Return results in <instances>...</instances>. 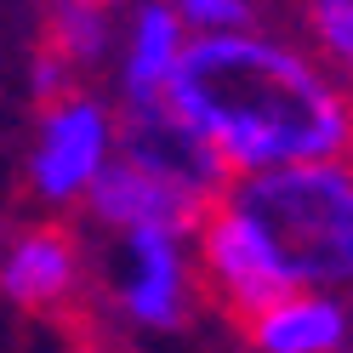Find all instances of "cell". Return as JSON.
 <instances>
[{
  "label": "cell",
  "mask_w": 353,
  "mask_h": 353,
  "mask_svg": "<svg viewBox=\"0 0 353 353\" xmlns=\"http://www.w3.org/2000/svg\"><path fill=\"white\" fill-rule=\"evenodd\" d=\"M85 211H92V223L108 228L114 239H125V234H176V239H194V228H200V216L211 211V200H200L194 188L171 183V176L148 171L137 160H125V154L114 148L108 171L97 176V188L85 194Z\"/></svg>",
  "instance_id": "8992f818"
},
{
  "label": "cell",
  "mask_w": 353,
  "mask_h": 353,
  "mask_svg": "<svg viewBox=\"0 0 353 353\" xmlns=\"http://www.w3.org/2000/svg\"><path fill=\"white\" fill-rule=\"evenodd\" d=\"M302 29L330 69L353 80V0H302Z\"/></svg>",
  "instance_id": "8fae6325"
},
{
  "label": "cell",
  "mask_w": 353,
  "mask_h": 353,
  "mask_svg": "<svg viewBox=\"0 0 353 353\" xmlns=\"http://www.w3.org/2000/svg\"><path fill=\"white\" fill-rule=\"evenodd\" d=\"M103 6H131V0H103Z\"/></svg>",
  "instance_id": "5bb4252c"
},
{
  "label": "cell",
  "mask_w": 353,
  "mask_h": 353,
  "mask_svg": "<svg viewBox=\"0 0 353 353\" xmlns=\"http://www.w3.org/2000/svg\"><path fill=\"white\" fill-rule=\"evenodd\" d=\"M120 148V108L97 92H69L63 103H46L34 114V137L23 154V188L34 205L63 211L85 205Z\"/></svg>",
  "instance_id": "3957f363"
},
{
  "label": "cell",
  "mask_w": 353,
  "mask_h": 353,
  "mask_svg": "<svg viewBox=\"0 0 353 353\" xmlns=\"http://www.w3.org/2000/svg\"><path fill=\"white\" fill-rule=\"evenodd\" d=\"M23 80H29V97H34L40 108H46V103H63L69 92H80V74H74L57 52H46V46H34V52H29Z\"/></svg>",
  "instance_id": "4fadbf2b"
},
{
  "label": "cell",
  "mask_w": 353,
  "mask_h": 353,
  "mask_svg": "<svg viewBox=\"0 0 353 353\" xmlns=\"http://www.w3.org/2000/svg\"><path fill=\"white\" fill-rule=\"evenodd\" d=\"M85 279V251L63 223H34L12 234V245L0 251V296L29 314H52V307L74 302Z\"/></svg>",
  "instance_id": "ba28073f"
},
{
  "label": "cell",
  "mask_w": 353,
  "mask_h": 353,
  "mask_svg": "<svg viewBox=\"0 0 353 353\" xmlns=\"http://www.w3.org/2000/svg\"><path fill=\"white\" fill-rule=\"evenodd\" d=\"M165 6L183 17V29L200 34H234V29H256L262 0H165Z\"/></svg>",
  "instance_id": "7c38bea8"
},
{
  "label": "cell",
  "mask_w": 353,
  "mask_h": 353,
  "mask_svg": "<svg viewBox=\"0 0 353 353\" xmlns=\"http://www.w3.org/2000/svg\"><path fill=\"white\" fill-rule=\"evenodd\" d=\"M188 29L165 0H131L125 23H120V46H114V85L120 103L114 108H154L165 103L176 69L188 52Z\"/></svg>",
  "instance_id": "52a82bcc"
},
{
  "label": "cell",
  "mask_w": 353,
  "mask_h": 353,
  "mask_svg": "<svg viewBox=\"0 0 353 353\" xmlns=\"http://www.w3.org/2000/svg\"><path fill=\"white\" fill-rule=\"evenodd\" d=\"M194 274H200V285L234 319H251L268 302L296 291L291 274L279 268L274 245L262 239V228L228 200V194L200 216V228H194Z\"/></svg>",
  "instance_id": "277c9868"
},
{
  "label": "cell",
  "mask_w": 353,
  "mask_h": 353,
  "mask_svg": "<svg viewBox=\"0 0 353 353\" xmlns=\"http://www.w3.org/2000/svg\"><path fill=\"white\" fill-rule=\"evenodd\" d=\"M228 200L262 228L296 291L353 285V160L245 176L228 188Z\"/></svg>",
  "instance_id": "7a4b0ae2"
},
{
  "label": "cell",
  "mask_w": 353,
  "mask_h": 353,
  "mask_svg": "<svg viewBox=\"0 0 353 353\" xmlns=\"http://www.w3.org/2000/svg\"><path fill=\"white\" fill-rule=\"evenodd\" d=\"M194 256L188 239L176 234H125L114 239V274H108V291L125 325L154 330V336H171V330L188 325L194 307Z\"/></svg>",
  "instance_id": "5b68a950"
},
{
  "label": "cell",
  "mask_w": 353,
  "mask_h": 353,
  "mask_svg": "<svg viewBox=\"0 0 353 353\" xmlns=\"http://www.w3.org/2000/svg\"><path fill=\"white\" fill-rule=\"evenodd\" d=\"M165 108L228 176L353 160V97L314 52L268 29L188 40Z\"/></svg>",
  "instance_id": "6da1fadb"
},
{
  "label": "cell",
  "mask_w": 353,
  "mask_h": 353,
  "mask_svg": "<svg viewBox=\"0 0 353 353\" xmlns=\"http://www.w3.org/2000/svg\"><path fill=\"white\" fill-rule=\"evenodd\" d=\"M40 46L57 52L74 74L103 69L120 46V23L114 6L103 0H46V17H40Z\"/></svg>",
  "instance_id": "30bf717a"
},
{
  "label": "cell",
  "mask_w": 353,
  "mask_h": 353,
  "mask_svg": "<svg viewBox=\"0 0 353 353\" xmlns=\"http://www.w3.org/2000/svg\"><path fill=\"white\" fill-rule=\"evenodd\" d=\"M251 353H347L353 302L342 291H291L245 319Z\"/></svg>",
  "instance_id": "9c48e42d"
}]
</instances>
